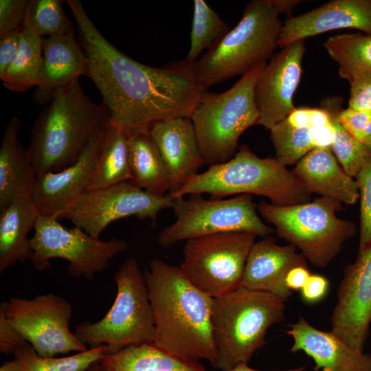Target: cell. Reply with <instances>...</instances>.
<instances>
[{
	"label": "cell",
	"instance_id": "cell-1",
	"mask_svg": "<svg viewBox=\"0 0 371 371\" xmlns=\"http://www.w3.org/2000/svg\"><path fill=\"white\" fill-rule=\"evenodd\" d=\"M80 44L88 60V77L100 93L110 122L128 137L149 133L155 124L190 117L205 91L184 60L164 67L139 63L99 32L79 0H67Z\"/></svg>",
	"mask_w": 371,
	"mask_h": 371
},
{
	"label": "cell",
	"instance_id": "cell-2",
	"mask_svg": "<svg viewBox=\"0 0 371 371\" xmlns=\"http://www.w3.org/2000/svg\"><path fill=\"white\" fill-rule=\"evenodd\" d=\"M144 275L153 315V344L184 361L207 360L212 365V298L195 287L179 267L160 259L151 260Z\"/></svg>",
	"mask_w": 371,
	"mask_h": 371
},
{
	"label": "cell",
	"instance_id": "cell-3",
	"mask_svg": "<svg viewBox=\"0 0 371 371\" xmlns=\"http://www.w3.org/2000/svg\"><path fill=\"white\" fill-rule=\"evenodd\" d=\"M109 122L107 109L93 102L79 80L54 90L34 122L27 147L36 176L74 164Z\"/></svg>",
	"mask_w": 371,
	"mask_h": 371
},
{
	"label": "cell",
	"instance_id": "cell-4",
	"mask_svg": "<svg viewBox=\"0 0 371 371\" xmlns=\"http://www.w3.org/2000/svg\"><path fill=\"white\" fill-rule=\"evenodd\" d=\"M275 0H252L237 25L194 63L192 72L205 90L266 64L278 46L282 27Z\"/></svg>",
	"mask_w": 371,
	"mask_h": 371
},
{
	"label": "cell",
	"instance_id": "cell-5",
	"mask_svg": "<svg viewBox=\"0 0 371 371\" xmlns=\"http://www.w3.org/2000/svg\"><path fill=\"white\" fill-rule=\"evenodd\" d=\"M285 301L240 286L212 298L211 327L216 349L212 365L221 371L248 363L265 344L269 328L284 319Z\"/></svg>",
	"mask_w": 371,
	"mask_h": 371
},
{
	"label": "cell",
	"instance_id": "cell-6",
	"mask_svg": "<svg viewBox=\"0 0 371 371\" xmlns=\"http://www.w3.org/2000/svg\"><path fill=\"white\" fill-rule=\"evenodd\" d=\"M193 194H208L213 199L256 194L284 206L309 202L311 195L293 171L276 157H258L245 145L230 160L210 166L168 194L175 199Z\"/></svg>",
	"mask_w": 371,
	"mask_h": 371
},
{
	"label": "cell",
	"instance_id": "cell-7",
	"mask_svg": "<svg viewBox=\"0 0 371 371\" xmlns=\"http://www.w3.org/2000/svg\"><path fill=\"white\" fill-rule=\"evenodd\" d=\"M341 209V202L324 196L286 206L262 201L257 206L260 214L274 225L277 235L317 267L328 265L345 242L357 234L353 222L338 217Z\"/></svg>",
	"mask_w": 371,
	"mask_h": 371
},
{
	"label": "cell",
	"instance_id": "cell-8",
	"mask_svg": "<svg viewBox=\"0 0 371 371\" xmlns=\"http://www.w3.org/2000/svg\"><path fill=\"white\" fill-rule=\"evenodd\" d=\"M266 64L242 76L227 91H205L201 96L190 119L205 164L212 166L230 160L237 152L240 135L258 124L254 87Z\"/></svg>",
	"mask_w": 371,
	"mask_h": 371
},
{
	"label": "cell",
	"instance_id": "cell-9",
	"mask_svg": "<svg viewBox=\"0 0 371 371\" xmlns=\"http://www.w3.org/2000/svg\"><path fill=\"white\" fill-rule=\"evenodd\" d=\"M113 280L117 291L110 309L95 322L77 324L74 334L91 348L106 346V353H114L131 345L153 343V311L144 271L137 260L128 258L115 272Z\"/></svg>",
	"mask_w": 371,
	"mask_h": 371
},
{
	"label": "cell",
	"instance_id": "cell-10",
	"mask_svg": "<svg viewBox=\"0 0 371 371\" xmlns=\"http://www.w3.org/2000/svg\"><path fill=\"white\" fill-rule=\"evenodd\" d=\"M172 209L175 222L162 229L157 238L163 247L219 233L249 232L265 238L273 232L260 219L251 194L207 199L193 194L186 199H175Z\"/></svg>",
	"mask_w": 371,
	"mask_h": 371
},
{
	"label": "cell",
	"instance_id": "cell-11",
	"mask_svg": "<svg viewBox=\"0 0 371 371\" xmlns=\"http://www.w3.org/2000/svg\"><path fill=\"white\" fill-rule=\"evenodd\" d=\"M257 236L226 232L186 240L179 269L198 289L217 297L241 286L246 261Z\"/></svg>",
	"mask_w": 371,
	"mask_h": 371
},
{
	"label": "cell",
	"instance_id": "cell-12",
	"mask_svg": "<svg viewBox=\"0 0 371 371\" xmlns=\"http://www.w3.org/2000/svg\"><path fill=\"white\" fill-rule=\"evenodd\" d=\"M58 219L38 215L35 224L30 260L38 271L49 268L51 259L62 258L69 262L67 271L71 276L92 280L108 267L115 256L128 247L122 239L102 240L78 227H65Z\"/></svg>",
	"mask_w": 371,
	"mask_h": 371
},
{
	"label": "cell",
	"instance_id": "cell-13",
	"mask_svg": "<svg viewBox=\"0 0 371 371\" xmlns=\"http://www.w3.org/2000/svg\"><path fill=\"white\" fill-rule=\"evenodd\" d=\"M72 308L69 301L49 293L32 299L10 298L6 315L40 356L55 357L88 350L70 330Z\"/></svg>",
	"mask_w": 371,
	"mask_h": 371
},
{
	"label": "cell",
	"instance_id": "cell-14",
	"mask_svg": "<svg viewBox=\"0 0 371 371\" xmlns=\"http://www.w3.org/2000/svg\"><path fill=\"white\" fill-rule=\"evenodd\" d=\"M173 203L168 194L156 196L127 181L87 190L60 218L99 238L110 223L131 216L139 220L150 219L154 224L159 213L172 209Z\"/></svg>",
	"mask_w": 371,
	"mask_h": 371
},
{
	"label": "cell",
	"instance_id": "cell-15",
	"mask_svg": "<svg viewBox=\"0 0 371 371\" xmlns=\"http://www.w3.org/2000/svg\"><path fill=\"white\" fill-rule=\"evenodd\" d=\"M371 324V243L348 265L337 289L331 331L355 350L363 352Z\"/></svg>",
	"mask_w": 371,
	"mask_h": 371
},
{
	"label": "cell",
	"instance_id": "cell-16",
	"mask_svg": "<svg viewBox=\"0 0 371 371\" xmlns=\"http://www.w3.org/2000/svg\"><path fill=\"white\" fill-rule=\"evenodd\" d=\"M304 52V40L288 45L261 71L254 87L258 124L270 130L295 109L293 98L301 79Z\"/></svg>",
	"mask_w": 371,
	"mask_h": 371
},
{
	"label": "cell",
	"instance_id": "cell-17",
	"mask_svg": "<svg viewBox=\"0 0 371 371\" xmlns=\"http://www.w3.org/2000/svg\"><path fill=\"white\" fill-rule=\"evenodd\" d=\"M99 142L100 137L71 166L36 176L31 199L39 215L60 218L88 190Z\"/></svg>",
	"mask_w": 371,
	"mask_h": 371
},
{
	"label": "cell",
	"instance_id": "cell-18",
	"mask_svg": "<svg viewBox=\"0 0 371 371\" xmlns=\"http://www.w3.org/2000/svg\"><path fill=\"white\" fill-rule=\"evenodd\" d=\"M354 28L371 34V0H333L282 24L281 48L326 32Z\"/></svg>",
	"mask_w": 371,
	"mask_h": 371
},
{
	"label": "cell",
	"instance_id": "cell-19",
	"mask_svg": "<svg viewBox=\"0 0 371 371\" xmlns=\"http://www.w3.org/2000/svg\"><path fill=\"white\" fill-rule=\"evenodd\" d=\"M292 352H303L315 362L316 370L371 371V355L360 352L340 337L310 324L303 316L289 325Z\"/></svg>",
	"mask_w": 371,
	"mask_h": 371
},
{
	"label": "cell",
	"instance_id": "cell-20",
	"mask_svg": "<svg viewBox=\"0 0 371 371\" xmlns=\"http://www.w3.org/2000/svg\"><path fill=\"white\" fill-rule=\"evenodd\" d=\"M289 244L279 245L267 236L255 242L248 255L241 286L264 291L286 301L292 295L285 284L287 273L293 267L306 265L303 255Z\"/></svg>",
	"mask_w": 371,
	"mask_h": 371
},
{
	"label": "cell",
	"instance_id": "cell-21",
	"mask_svg": "<svg viewBox=\"0 0 371 371\" xmlns=\"http://www.w3.org/2000/svg\"><path fill=\"white\" fill-rule=\"evenodd\" d=\"M166 166L170 181L168 194L179 190L205 164L190 117L155 124L149 131Z\"/></svg>",
	"mask_w": 371,
	"mask_h": 371
},
{
	"label": "cell",
	"instance_id": "cell-22",
	"mask_svg": "<svg viewBox=\"0 0 371 371\" xmlns=\"http://www.w3.org/2000/svg\"><path fill=\"white\" fill-rule=\"evenodd\" d=\"M42 51L44 81L33 100L48 104L54 90L88 76V60L74 32L42 37Z\"/></svg>",
	"mask_w": 371,
	"mask_h": 371
},
{
	"label": "cell",
	"instance_id": "cell-23",
	"mask_svg": "<svg viewBox=\"0 0 371 371\" xmlns=\"http://www.w3.org/2000/svg\"><path fill=\"white\" fill-rule=\"evenodd\" d=\"M292 171L311 194H319L348 205L355 204L359 199L355 179L339 164L331 148L313 149Z\"/></svg>",
	"mask_w": 371,
	"mask_h": 371
},
{
	"label": "cell",
	"instance_id": "cell-24",
	"mask_svg": "<svg viewBox=\"0 0 371 371\" xmlns=\"http://www.w3.org/2000/svg\"><path fill=\"white\" fill-rule=\"evenodd\" d=\"M21 119L12 116L7 124L0 147V210L13 201L31 198L36 172L27 148L18 139Z\"/></svg>",
	"mask_w": 371,
	"mask_h": 371
},
{
	"label": "cell",
	"instance_id": "cell-25",
	"mask_svg": "<svg viewBox=\"0 0 371 371\" xmlns=\"http://www.w3.org/2000/svg\"><path fill=\"white\" fill-rule=\"evenodd\" d=\"M38 215L31 198L16 199L0 210V273L30 260L32 250L27 235Z\"/></svg>",
	"mask_w": 371,
	"mask_h": 371
},
{
	"label": "cell",
	"instance_id": "cell-26",
	"mask_svg": "<svg viewBox=\"0 0 371 371\" xmlns=\"http://www.w3.org/2000/svg\"><path fill=\"white\" fill-rule=\"evenodd\" d=\"M130 181L156 195L170 191L169 174L161 153L150 133H138L128 137Z\"/></svg>",
	"mask_w": 371,
	"mask_h": 371
},
{
	"label": "cell",
	"instance_id": "cell-27",
	"mask_svg": "<svg viewBox=\"0 0 371 371\" xmlns=\"http://www.w3.org/2000/svg\"><path fill=\"white\" fill-rule=\"evenodd\" d=\"M128 137L110 122L100 136L87 190L101 189L130 180Z\"/></svg>",
	"mask_w": 371,
	"mask_h": 371
},
{
	"label": "cell",
	"instance_id": "cell-28",
	"mask_svg": "<svg viewBox=\"0 0 371 371\" xmlns=\"http://www.w3.org/2000/svg\"><path fill=\"white\" fill-rule=\"evenodd\" d=\"M0 79L6 89L17 93L43 84L42 37L25 22L21 27L18 49Z\"/></svg>",
	"mask_w": 371,
	"mask_h": 371
},
{
	"label": "cell",
	"instance_id": "cell-29",
	"mask_svg": "<svg viewBox=\"0 0 371 371\" xmlns=\"http://www.w3.org/2000/svg\"><path fill=\"white\" fill-rule=\"evenodd\" d=\"M113 371H205L199 362L179 359L153 343L127 346L105 353L100 360Z\"/></svg>",
	"mask_w": 371,
	"mask_h": 371
},
{
	"label": "cell",
	"instance_id": "cell-30",
	"mask_svg": "<svg viewBox=\"0 0 371 371\" xmlns=\"http://www.w3.org/2000/svg\"><path fill=\"white\" fill-rule=\"evenodd\" d=\"M106 350V346L102 345L69 357H45L29 344L14 354L13 360L5 362L0 371H83L100 361Z\"/></svg>",
	"mask_w": 371,
	"mask_h": 371
},
{
	"label": "cell",
	"instance_id": "cell-31",
	"mask_svg": "<svg viewBox=\"0 0 371 371\" xmlns=\"http://www.w3.org/2000/svg\"><path fill=\"white\" fill-rule=\"evenodd\" d=\"M324 47L338 64L341 78L355 71H371V34L335 35L328 38Z\"/></svg>",
	"mask_w": 371,
	"mask_h": 371
},
{
	"label": "cell",
	"instance_id": "cell-32",
	"mask_svg": "<svg viewBox=\"0 0 371 371\" xmlns=\"http://www.w3.org/2000/svg\"><path fill=\"white\" fill-rule=\"evenodd\" d=\"M229 30L227 24L204 0H194L190 46L184 60L194 63L204 49L216 45Z\"/></svg>",
	"mask_w": 371,
	"mask_h": 371
},
{
	"label": "cell",
	"instance_id": "cell-33",
	"mask_svg": "<svg viewBox=\"0 0 371 371\" xmlns=\"http://www.w3.org/2000/svg\"><path fill=\"white\" fill-rule=\"evenodd\" d=\"M270 131L276 158L286 166L298 162L315 148L313 128H295L284 119Z\"/></svg>",
	"mask_w": 371,
	"mask_h": 371
},
{
	"label": "cell",
	"instance_id": "cell-34",
	"mask_svg": "<svg viewBox=\"0 0 371 371\" xmlns=\"http://www.w3.org/2000/svg\"><path fill=\"white\" fill-rule=\"evenodd\" d=\"M60 0L29 1L23 22L41 37L74 33L73 24L67 17Z\"/></svg>",
	"mask_w": 371,
	"mask_h": 371
},
{
	"label": "cell",
	"instance_id": "cell-35",
	"mask_svg": "<svg viewBox=\"0 0 371 371\" xmlns=\"http://www.w3.org/2000/svg\"><path fill=\"white\" fill-rule=\"evenodd\" d=\"M330 112L334 130L331 150L344 171L355 178L368 159L371 150L341 126L337 121V113Z\"/></svg>",
	"mask_w": 371,
	"mask_h": 371
},
{
	"label": "cell",
	"instance_id": "cell-36",
	"mask_svg": "<svg viewBox=\"0 0 371 371\" xmlns=\"http://www.w3.org/2000/svg\"><path fill=\"white\" fill-rule=\"evenodd\" d=\"M355 179L360 199L359 252L371 243V155Z\"/></svg>",
	"mask_w": 371,
	"mask_h": 371
},
{
	"label": "cell",
	"instance_id": "cell-37",
	"mask_svg": "<svg viewBox=\"0 0 371 371\" xmlns=\"http://www.w3.org/2000/svg\"><path fill=\"white\" fill-rule=\"evenodd\" d=\"M344 78L350 85L348 106L371 113V71H355Z\"/></svg>",
	"mask_w": 371,
	"mask_h": 371
},
{
	"label": "cell",
	"instance_id": "cell-38",
	"mask_svg": "<svg viewBox=\"0 0 371 371\" xmlns=\"http://www.w3.org/2000/svg\"><path fill=\"white\" fill-rule=\"evenodd\" d=\"M341 126L357 141L366 145L371 137V113L350 107L337 113Z\"/></svg>",
	"mask_w": 371,
	"mask_h": 371
},
{
	"label": "cell",
	"instance_id": "cell-39",
	"mask_svg": "<svg viewBox=\"0 0 371 371\" xmlns=\"http://www.w3.org/2000/svg\"><path fill=\"white\" fill-rule=\"evenodd\" d=\"M7 302L0 304V352L14 354L29 344L21 333L12 324L6 315Z\"/></svg>",
	"mask_w": 371,
	"mask_h": 371
},
{
	"label": "cell",
	"instance_id": "cell-40",
	"mask_svg": "<svg viewBox=\"0 0 371 371\" xmlns=\"http://www.w3.org/2000/svg\"><path fill=\"white\" fill-rule=\"evenodd\" d=\"M29 1H0V35L21 27Z\"/></svg>",
	"mask_w": 371,
	"mask_h": 371
},
{
	"label": "cell",
	"instance_id": "cell-41",
	"mask_svg": "<svg viewBox=\"0 0 371 371\" xmlns=\"http://www.w3.org/2000/svg\"><path fill=\"white\" fill-rule=\"evenodd\" d=\"M328 287V280L324 276L319 274H311L306 284L300 290L302 298L308 304L317 303L326 296Z\"/></svg>",
	"mask_w": 371,
	"mask_h": 371
},
{
	"label": "cell",
	"instance_id": "cell-42",
	"mask_svg": "<svg viewBox=\"0 0 371 371\" xmlns=\"http://www.w3.org/2000/svg\"><path fill=\"white\" fill-rule=\"evenodd\" d=\"M21 28L0 35V77L14 58L19 44Z\"/></svg>",
	"mask_w": 371,
	"mask_h": 371
},
{
	"label": "cell",
	"instance_id": "cell-43",
	"mask_svg": "<svg viewBox=\"0 0 371 371\" xmlns=\"http://www.w3.org/2000/svg\"><path fill=\"white\" fill-rule=\"evenodd\" d=\"M311 276L306 265H299L293 267L287 273L285 284L291 291H300Z\"/></svg>",
	"mask_w": 371,
	"mask_h": 371
},
{
	"label": "cell",
	"instance_id": "cell-44",
	"mask_svg": "<svg viewBox=\"0 0 371 371\" xmlns=\"http://www.w3.org/2000/svg\"><path fill=\"white\" fill-rule=\"evenodd\" d=\"M311 109L310 108H295L285 120L289 125L295 128H311Z\"/></svg>",
	"mask_w": 371,
	"mask_h": 371
},
{
	"label": "cell",
	"instance_id": "cell-45",
	"mask_svg": "<svg viewBox=\"0 0 371 371\" xmlns=\"http://www.w3.org/2000/svg\"><path fill=\"white\" fill-rule=\"evenodd\" d=\"M280 13H290L300 1L275 0Z\"/></svg>",
	"mask_w": 371,
	"mask_h": 371
},
{
	"label": "cell",
	"instance_id": "cell-46",
	"mask_svg": "<svg viewBox=\"0 0 371 371\" xmlns=\"http://www.w3.org/2000/svg\"><path fill=\"white\" fill-rule=\"evenodd\" d=\"M305 370H306V367H300L297 368L289 369V370H278V371H305ZM227 371H262V370L254 369L249 367L248 366V363H242Z\"/></svg>",
	"mask_w": 371,
	"mask_h": 371
},
{
	"label": "cell",
	"instance_id": "cell-47",
	"mask_svg": "<svg viewBox=\"0 0 371 371\" xmlns=\"http://www.w3.org/2000/svg\"><path fill=\"white\" fill-rule=\"evenodd\" d=\"M83 371H113L100 361H96L89 365Z\"/></svg>",
	"mask_w": 371,
	"mask_h": 371
},
{
	"label": "cell",
	"instance_id": "cell-48",
	"mask_svg": "<svg viewBox=\"0 0 371 371\" xmlns=\"http://www.w3.org/2000/svg\"><path fill=\"white\" fill-rule=\"evenodd\" d=\"M366 146L371 150V137L366 144Z\"/></svg>",
	"mask_w": 371,
	"mask_h": 371
}]
</instances>
